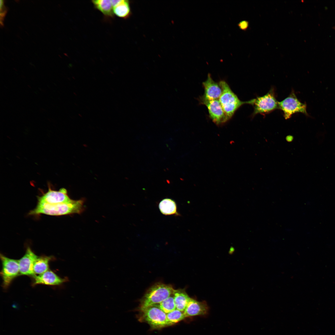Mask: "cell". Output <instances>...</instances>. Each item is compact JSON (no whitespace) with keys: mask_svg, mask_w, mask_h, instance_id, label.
Segmentation results:
<instances>
[{"mask_svg":"<svg viewBox=\"0 0 335 335\" xmlns=\"http://www.w3.org/2000/svg\"><path fill=\"white\" fill-rule=\"evenodd\" d=\"M199 101L201 104L206 106L209 117L217 125L223 124L229 120L218 100H199Z\"/></svg>","mask_w":335,"mask_h":335,"instance_id":"8","label":"cell"},{"mask_svg":"<svg viewBox=\"0 0 335 335\" xmlns=\"http://www.w3.org/2000/svg\"><path fill=\"white\" fill-rule=\"evenodd\" d=\"M84 200L82 199L61 203L50 204L38 203L36 207L29 213L30 215L41 214L52 216H61L73 213L80 214L84 210Z\"/></svg>","mask_w":335,"mask_h":335,"instance_id":"1","label":"cell"},{"mask_svg":"<svg viewBox=\"0 0 335 335\" xmlns=\"http://www.w3.org/2000/svg\"><path fill=\"white\" fill-rule=\"evenodd\" d=\"M204 93L199 100H218L220 97L222 90L219 83L214 81L208 74L206 80L203 83Z\"/></svg>","mask_w":335,"mask_h":335,"instance_id":"10","label":"cell"},{"mask_svg":"<svg viewBox=\"0 0 335 335\" xmlns=\"http://www.w3.org/2000/svg\"><path fill=\"white\" fill-rule=\"evenodd\" d=\"M30 248H27L25 254L19 261L20 274L33 276L34 262L38 257Z\"/></svg>","mask_w":335,"mask_h":335,"instance_id":"11","label":"cell"},{"mask_svg":"<svg viewBox=\"0 0 335 335\" xmlns=\"http://www.w3.org/2000/svg\"><path fill=\"white\" fill-rule=\"evenodd\" d=\"M251 105L253 108L252 117L257 114L265 115L279 109V102L277 100L274 87H272L264 96H257L251 100Z\"/></svg>","mask_w":335,"mask_h":335,"instance_id":"4","label":"cell"},{"mask_svg":"<svg viewBox=\"0 0 335 335\" xmlns=\"http://www.w3.org/2000/svg\"><path fill=\"white\" fill-rule=\"evenodd\" d=\"M34 279V285L43 284L49 285H60L68 281L67 278H62L51 270H49L38 275L33 276Z\"/></svg>","mask_w":335,"mask_h":335,"instance_id":"12","label":"cell"},{"mask_svg":"<svg viewBox=\"0 0 335 335\" xmlns=\"http://www.w3.org/2000/svg\"><path fill=\"white\" fill-rule=\"evenodd\" d=\"M159 208L162 213L164 215H179L176 203L171 199L166 198L163 199L159 203Z\"/></svg>","mask_w":335,"mask_h":335,"instance_id":"17","label":"cell"},{"mask_svg":"<svg viewBox=\"0 0 335 335\" xmlns=\"http://www.w3.org/2000/svg\"><path fill=\"white\" fill-rule=\"evenodd\" d=\"M157 305L166 314L176 309L173 294L159 304Z\"/></svg>","mask_w":335,"mask_h":335,"instance_id":"19","label":"cell"},{"mask_svg":"<svg viewBox=\"0 0 335 335\" xmlns=\"http://www.w3.org/2000/svg\"><path fill=\"white\" fill-rule=\"evenodd\" d=\"M2 268L1 275L3 280L2 286L6 288L12 281L20 274L18 260L9 258L1 254Z\"/></svg>","mask_w":335,"mask_h":335,"instance_id":"7","label":"cell"},{"mask_svg":"<svg viewBox=\"0 0 335 335\" xmlns=\"http://www.w3.org/2000/svg\"><path fill=\"white\" fill-rule=\"evenodd\" d=\"M208 307L204 301L199 302L191 298L184 313L185 317L203 315L208 312Z\"/></svg>","mask_w":335,"mask_h":335,"instance_id":"13","label":"cell"},{"mask_svg":"<svg viewBox=\"0 0 335 335\" xmlns=\"http://www.w3.org/2000/svg\"><path fill=\"white\" fill-rule=\"evenodd\" d=\"M278 105L279 109L283 111L285 119L290 118L293 114L297 113L308 115L306 111V105L300 102L293 90L287 97L279 102Z\"/></svg>","mask_w":335,"mask_h":335,"instance_id":"6","label":"cell"},{"mask_svg":"<svg viewBox=\"0 0 335 335\" xmlns=\"http://www.w3.org/2000/svg\"><path fill=\"white\" fill-rule=\"evenodd\" d=\"M114 14L118 17L126 19L132 15L130 2L127 0H111Z\"/></svg>","mask_w":335,"mask_h":335,"instance_id":"14","label":"cell"},{"mask_svg":"<svg viewBox=\"0 0 335 335\" xmlns=\"http://www.w3.org/2000/svg\"><path fill=\"white\" fill-rule=\"evenodd\" d=\"M238 26L241 29L246 30L248 26V22L246 20H243L239 23Z\"/></svg>","mask_w":335,"mask_h":335,"instance_id":"21","label":"cell"},{"mask_svg":"<svg viewBox=\"0 0 335 335\" xmlns=\"http://www.w3.org/2000/svg\"><path fill=\"white\" fill-rule=\"evenodd\" d=\"M4 1L3 0H1L0 1V16L3 17L5 14V11H4Z\"/></svg>","mask_w":335,"mask_h":335,"instance_id":"22","label":"cell"},{"mask_svg":"<svg viewBox=\"0 0 335 335\" xmlns=\"http://www.w3.org/2000/svg\"><path fill=\"white\" fill-rule=\"evenodd\" d=\"M92 3L94 7L101 12L107 18H111L114 17L113 7L111 0H92Z\"/></svg>","mask_w":335,"mask_h":335,"instance_id":"15","label":"cell"},{"mask_svg":"<svg viewBox=\"0 0 335 335\" xmlns=\"http://www.w3.org/2000/svg\"><path fill=\"white\" fill-rule=\"evenodd\" d=\"M167 317L170 325L181 321L186 318L183 312L176 309L167 314Z\"/></svg>","mask_w":335,"mask_h":335,"instance_id":"20","label":"cell"},{"mask_svg":"<svg viewBox=\"0 0 335 335\" xmlns=\"http://www.w3.org/2000/svg\"><path fill=\"white\" fill-rule=\"evenodd\" d=\"M173 295L176 309L184 312L191 298L184 289L175 290Z\"/></svg>","mask_w":335,"mask_h":335,"instance_id":"16","label":"cell"},{"mask_svg":"<svg viewBox=\"0 0 335 335\" xmlns=\"http://www.w3.org/2000/svg\"><path fill=\"white\" fill-rule=\"evenodd\" d=\"M175 289L170 285L156 284L146 292L141 301V311L150 306L158 304L173 294Z\"/></svg>","mask_w":335,"mask_h":335,"instance_id":"3","label":"cell"},{"mask_svg":"<svg viewBox=\"0 0 335 335\" xmlns=\"http://www.w3.org/2000/svg\"><path fill=\"white\" fill-rule=\"evenodd\" d=\"M71 200L65 189L61 188L59 191H56L49 188L47 193L38 198V203L55 204L68 202Z\"/></svg>","mask_w":335,"mask_h":335,"instance_id":"9","label":"cell"},{"mask_svg":"<svg viewBox=\"0 0 335 335\" xmlns=\"http://www.w3.org/2000/svg\"><path fill=\"white\" fill-rule=\"evenodd\" d=\"M222 92L219 100L223 109L229 119L232 117L236 111L244 104H251V100L248 101H241L233 92L228 83L222 80L219 83Z\"/></svg>","mask_w":335,"mask_h":335,"instance_id":"2","label":"cell"},{"mask_svg":"<svg viewBox=\"0 0 335 335\" xmlns=\"http://www.w3.org/2000/svg\"><path fill=\"white\" fill-rule=\"evenodd\" d=\"M143 319L153 329H160L170 325L167 314L157 304L148 307L141 310Z\"/></svg>","mask_w":335,"mask_h":335,"instance_id":"5","label":"cell"},{"mask_svg":"<svg viewBox=\"0 0 335 335\" xmlns=\"http://www.w3.org/2000/svg\"><path fill=\"white\" fill-rule=\"evenodd\" d=\"M286 141L288 142H290L293 140V136L291 135H288L286 138Z\"/></svg>","mask_w":335,"mask_h":335,"instance_id":"23","label":"cell"},{"mask_svg":"<svg viewBox=\"0 0 335 335\" xmlns=\"http://www.w3.org/2000/svg\"><path fill=\"white\" fill-rule=\"evenodd\" d=\"M52 258L51 256L38 257L34 266V271L35 274H41L48 271L49 261Z\"/></svg>","mask_w":335,"mask_h":335,"instance_id":"18","label":"cell"}]
</instances>
